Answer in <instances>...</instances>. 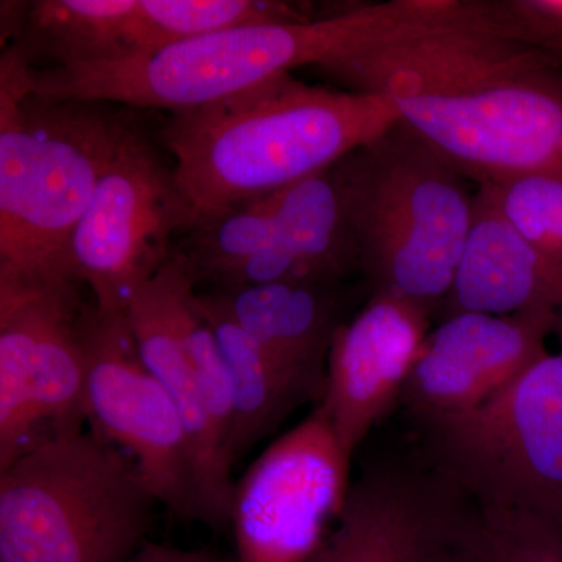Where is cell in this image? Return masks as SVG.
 Here are the masks:
<instances>
[{
  "instance_id": "9c48e42d",
  "label": "cell",
  "mask_w": 562,
  "mask_h": 562,
  "mask_svg": "<svg viewBox=\"0 0 562 562\" xmlns=\"http://www.w3.org/2000/svg\"><path fill=\"white\" fill-rule=\"evenodd\" d=\"M191 222L172 162L132 125L70 239L69 277L90 290L99 312L127 314Z\"/></svg>"
},
{
  "instance_id": "e0dca14e",
  "label": "cell",
  "mask_w": 562,
  "mask_h": 562,
  "mask_svg": "<svg viewBox=\"0 0 562 562\" xmlns=\"http://www.w3.org/2000/svg\"><path fill=\"white\" fill-rule=\"evenodd\" d=\"M546 310L557 317L562 350V258L535 249L498 210L490 187L475 192V214L443 317Z\"/></svg>"
},
{
  "instance_id": "8992f818",
  "label": "cell",
  "mask_w": 562,
  "mask_h": 562,
  "mask_svg": "<svg viewBox=\"0 0 562 562\" xmlns=\"http://www.w3.org/2000/svg\"><path fill=\"white\" fill-rule=\"evenodd\" d=\"M157 503L101 432L52 436L0 471V562H131Z\"/></svg>"
},
{
  "instance_id": "277c9868",
  "label": "cell",
  "mask_w": 562,
  "mask_h": 562,
  "mask_svg": "<svg viewBox=\"0 0 562 562\" xmlns=\"http://www.w3.org/2000/svg\"><path fill=\"white\" fill-rule=\"evenodd\" d=\"M16 47L0 60V284L76 281L66 255L131 122L105 103L31 90Z\"/></svg>"
},
{
  "instance_id": "7402d4cb",
  "label": "cell",
  "mask_w": 562,
  "mask_h": 562,
  "mask_svg": "<svg viewBox=\"0 0 562 562\" xmlns=\"http://www.w3.org/2000/svg\"><path fill=\"white\" fill-rule=\"evenodd\" d=\"M460 562H562V528L528 514L480 509Z\"/></svg>"
},
{
  "instance_id": "d6986e66",
  "label": "cell",
  "mask_w": 562,
  "mask_h": 562,
  "mask_svg": "<svg viewBox=\"0 0 562 562\" xmlns=\"http://www.w3.org/2000/svg\"><path fill=\"white\" fill-rule=\"evenodd\" d=\"M195 308L216 336L232 391V428L227 458L232 469L258 442L305 403L319 405L324 394L286 366L216 305L206 292H195Z\"/></svg>"
},
{
  "instance_id": "5b68a950",
  "label": "cell",
  "mask_w": 562,
  "mask_h": 562,
  "mask_svg": "<svg viewBox=\"0 0 562 562\" xmlns=\"http://www.w3.org/2000/svg\"><path fill=\"white\" fill-rule=\"evenodd\" d=\"M372 292L435 313L452 291L471 236L469 180L408 127L395 124L335 165Z\"/></svg>"
},
{
  "instance_id": "603a6c76",
  "label": "cell",
  "mask_w": 562,
  "mask_h": 562,
  "mask_svg": "<svg viewBox=\"0 0 562 562\" xmlns=\"http://www.w3.org/2000/svg\"><path fill=\"white\" fill-rule=\"evenodd\" d=\"M490 188L503 217L520 238L562 258V179L527 176Z\"/></svg>"
},
{
  "instance_id": "5bb4252c",
  "label": "cell",
  "mask_w": 562,
  "mask_h": 562,
  "mask_svg": "<svg viewBox=\"0 0 562 562\" xmlns=\"http://www.w3.org/2000/svg\"><path fill=\"white\" fill-rule=\"evenodd\" d=\"M195 286L190 262L176 247L171 258L132 299L127 321L140 360L176 403L190 435L201 522L214 531H228L236 483L224 443L206 413L201 380L188 349Z\"/></svg>"
},
{
  "instance_id": "7a4b0ae2",
  "label": "cell",
  "mask_w": 562,
  "mask_h": 562,
  "mask_svg": "<svg viewBox=\"0 0 562 562\" xmlns=\"http://www.w3.org/2000/svg\"><path fill=\"white\" fill-rule=\"evenodd\" d=\"M398 122L386 95L310 87L281 74L224 101L171 113L160 139L192 227L331 168Z\"/></svg>"
},
{
  "instance_id": "30bf717a",
  "label": "cell",
  "mask_w": 562,
  "mask_h": 562,
  "mask_svg": "<svg viewBox=\"0 0 562 562\" xmlns=\"http://www.w3.org/2000/svg\"><path fill=\"white\" fill-rule=\"evenodd\" d=\"M80 286L0 284V471L88 422Z\"/></svg>"
},
{
  "instance_id": "8fae6325",
  "label": "cell",
  "mask_w": 562,
  "mask_h": 562,
  "mask_svg": "<svg viewBox=\"0 0 562 562\" xmlns=\"http://www.w3.org/2000/svg\"><path fill=\"white\" fill-rule=\"evenodd\" d=\"M88 422L135 462L154 497L184 522H201L198 468L176 403L140 360L127 314L88 302Z\"/></svg>"
},
{
  "instance_id": "9a60e30c",
  "label": "cell",
  "mask_w": 562,
  "mask_h": 562,
  "mask_svg": "<svg viewBox=\"0 0 562 562\" xmlns=\"http://www.w3.org/2000/svg\"><path fill=\"white\" fill-rule=\"evenodd\" d=\"M546 310L458 313L428 333L401 402L408 414L464 413L491 401L550 353Z\"/></svg>"
},
{
  "instance_id": "ba28073f",
  "label": "cell",
  "mask_w": 562,
  "mask_h": 562,
  "mask_svg": "<svg viewBox=\"0 0 562 562\" xmlns=\"http://www.w3.org/2000/svg\"><path fill=\"white\" fill-rule=\"evenodd\" d=\"M191 250L213 290L272 283L338 286L358 271L335 166L199 222Z\"/></svg>"
},
{
  "instance_id": "d4e9b609",
  "label": "cell",
  "mask_w": 562,
  "mask_h": 562,
  "mask_svg": "<svg viewBox=\"0 0 562 562\" xmlns=\"http://www.w3.org/2000/svg\"><path fill=\"white\" fill-rule=\"evenodd\" d=\"M131 562H238L235 554L184 550L160 542H144Z\"/></svg>"
},
{
  "instance_id": "ffe728a7",
  "label": "cell",
  "mask_w": 562,
  "mask_h": 562,
  "mask_svg": "<svg viewBox=\"0 0 562 562\" xmlns=\"http://www.w3.org/2000/svg\"><path fill=\"white\" fill-rule=\"evenodd\" d=\"M55 66L135 60L161 50L140 0H40L13 44Z\"/></svg>"
},
{
  "instance_id": "3957f363",
  "label": "cell",
  "mask_w": 562,
  "mask_h": 562,
  "mask_svg": "<svg viewBox=\"0 0 562 562\" xmlns=\"http://www.w3.org/2000/svg\"><path fill=\"white\" fill-rule=\"evenodd\" d=\"M432 0L350 7L305 22L246 25L135 60L29 69L31 90L58 101L122 103L171 113L224 101L292 69L349 57L422 16Z\"/></svg>"
},
{
  "instance_id": "52a82bcc",
  "label": "cell",
  "mask_w": 562,
  "mask_h": 562,
  "mask_svg": "<svg viewBox=\"0 0 562 562\" xmlns=\"http://www.w3.org/2000/svg\"><path fill=\"white\" fill-rule=\"evenodd\" d=\"M409 419L416 457L480 509L562 528V350L476 408Z\"/></svg>"
},
{
  "instance_id": "2e32d148",
  "label": "cell",
  "mask_w": 562,
  "mask_h": 562,
  "mask_svg": "<svg viewBox=\"0 0 562 562\" xmlns=\"http://www.w3.org/2000/svg\"><path fill=\"white\" fill-rule=\"evenodd\" d=\"M432 313L397 295L372 292L353 319L336 331L327 384L316 408L330 422L347 457L395 403L412 373Z\"/></svg>"
},
{
  "instance_id": "ac0fdd59",
  "label": "cell",
  "mask_w": 562,
  "mask_h": 562,
  "mask_svg": "<svg viewBox=\"0 0 562 562\" xmlns=\"http://www.w3.org/2000/svg\"><path fill=\"white\" fill-rule=\"evenodd\" d=\"M205 292L272 358L324 394L333 339L346 322L341 284L272 283Z\"/></svg>"
},
{
  "instance_id": "4fadbf2b",
  "label": "cell",
  "mask_w": 562,
  "mask_h": 562,
  "mask_svg": "<svg viewBox=\"0 0 562 562\" xmlns=\"http://www.w3.org/2000/svg\"><path fill=\"white\" fill-rule=\"evenodd\" d=\"M475 502L419 458L350 483L330 532L306 562H460Z\"/></svg>"
},
{
  "instance_id": "7c38bea8",
  "label": "cell",
  "mask_w": 562,
  "mask_h": 562,
  "mask_svg": "<svg viewBox=\"0 0 562 562\" xmlns=\"http://www.w3.org/2000/svg\"><path fill=\"white\" fill-rule=\"evenodd\" d=\"M350 462L317 408L276 439L235 484L236 561H308L342 512Z\"/></svg>"
},
{
  "instance_id": "cb8c5ba5",
  "label": "cell",
  "mask_w": 562,
  "mask_h": 562,
  "mask_svg": "<svg viewBox=\"0 0 562 562\" xmlns=\"http://www.w3.org/2000/svg\"><path fill=\"white\" fill-rule=\"evenodd\" d=\"M508 5L528 38L562 63V0H517Z\"/></svg>"
},
{
  "instance_id": "44dd1931",
  "label": "cell",
  "mask_w": 562,
  "mask_h": 562,
  "mask_svg": "<svg viewBox=\"0 0 562 562\" xmlns=\"http://www.w3.org/2000/svg\"><path fill=\"white\" fill-rule=\"evenodd\" d=\"M161 50L211 33L246 27L314 20L312 9L288 2L257 0H143Z\"/></svg>"
},
{
  "instance_id": "6da1fadb",
  "label": "cell",
  "mask_w": 562,
  "mask_h": 562,
  "mask_svg": "<svg viewBox=\"0 0 562 562\" xmlns=\"http://www.w3.org/2000/svg\"><path fill=\"white\" fill-rule=\"evenodd\" d=\"M390 98L405 127L479 187L562 179V63L508 2L435 0L379 43L321 66Z\"/></svg>"
}]
</instances>
